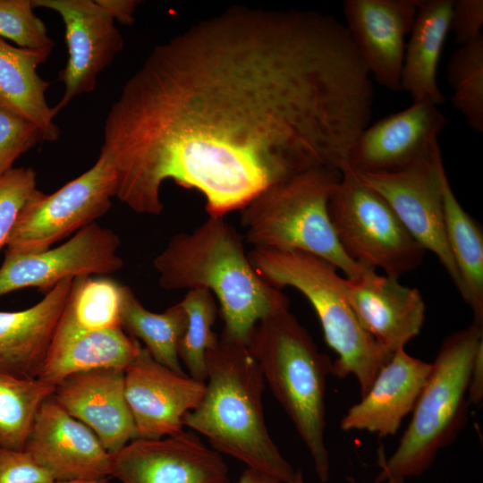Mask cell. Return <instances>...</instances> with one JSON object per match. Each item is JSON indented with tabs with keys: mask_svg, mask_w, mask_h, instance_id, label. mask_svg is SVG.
<instances>
[{
	"mask_svg": "<svg viewBox=\"0 0 483 483\" xmlns=\"http://www.w3.org/2000/svg\"><path fill=\"white\" fill-rule=\"evenodd\" d=\"M468 402L476 405L483 399V342L479 344L475 353L471 365L468 391Z\"/></svg>",
	"mask_w": 483,
	"mask_h": 483,
	"instance_id": "cell-36",
	"label": "cell"
},
{
	"mask_svg": "<svg viewBox=\"0 0 483 483\" xmlns=\"http://www.w3.org/2000/svg\"><path fill=\"white\" fill-rule=\"evenodd\" d=\"M453 0H419L416 19L406 44L401 77V90L412 103L445 102L437 86L440 55L450 30Z\"/></svg>",
	"mask_w": 483,
	"mask_h": 483,
	"instance_id": "cell-22",
	"label": "cell"
},
{
	"mask_svg": "<svg viewBox=\"0 0 483 483\" xmlns=\"http://www.w3.org/2000/svg\"><path fill=\"white\" fill-rule=\"evenodd\" d=\"M206 382L175 372L141 346L124 369V392L136 438L159 439L183 430V418L201 401Z\"/></svg>",
	"mask_w": 483,
	"mask_h": 483,
	"instance_id": "cell-14",
	"label": "cell"
},
{
	"mask_svg": "<svg viewBox=\"0 0 483 483\" xmlns=\"http://www.w3.org/2000/svg\"><path fill=\"white\" fill-rule=\"evenodd\" d=\"M107 478L91 479V480H69V481H55V483H107Z\"/></svg>",
	"mask_w": 483,
	"mask_h": 483,
	"instance_id": "cell-40",
	"label": "cell"
},
{
	"mask_svg": "<svg viewBox=\"0 0 483 483\" xmlns=\"http://www.w3.org/2000/svg\"><path fill=\"white\" fill-rule=\"evenodd\" d=\"M207 383L183 427L205 436L213 449L290 483L296 470L273 441L265 419V379L247 344L219 337L207 352Z\"/></svg>",
	"mask_w": 483,
	"mask_h": 483,
	"instance_id": "cell-3",
	"label": "cell"
},
{
	"mask_svg": "<svg viewBox=\"0 0 483 483\" xmlns=\"http://www.w3.org/2000/svg\"><path fill=\"white\" fill-rule=\"evenodd\" d=\"M341 176L338 169L318 167L264 190L242 209L246 241L253 248L316 255L349 279L370 269L344 252L329 218L328 201Z\"/></svg>",
	"mask_w": 483,
	"mask_h": 483,
	"instance_id": "cell-7",
	"label": "cell"
},
{
	"mask_svg": "<svg viewBox=\"0 0 483 483\" xmlns=\"http://www.w3.org/2000/svg\"><path fill=\"white\" fill-rule=\"evenodd\" d=\"M328 201V215L344 252L355 262L398 278L415 269L425 250L387 202L344 165Z\"/></svg>",
	"mask_w": 483,
	"mask_h": 483,
	"instance_id": "cell-8",
	"label": "cell"
},
{
	"mask_svg": "<svg viewBox=\"0 0 483 483\" xmlns=\"http://www.w3.org/2000/svg\"><path fill=\"white\" fill-rule=\"evenodd\" d=\"M483 1H453L450 30L455 36V42L461 46L470 44L483 37Z\"/></svg>",
	"mask_w": 483,
	"mask_h": 483,
	"instance_id": "cell-35",
	"label": "cell"
},
{
	"mask_svg": "<svg viewBox=\"0 0 483 483\" xmlns=\"http://www.w3.org/2000/svg\"><path fill=\"white\" fill-rule=\"evenodd\" d=\"M345 294L361 326L388 352L394 353L419 335L425 319L419 291L398 278L368 269L345 278Z\"/></svg>",
	"mask_w": 483,
	"mask_h": 483,
	"instance_id": "cell-18",
	"label": "cell"
},
{
	"mask_svg": "<svg viewBox=\"0 0 483 483\" xmlns=\"http://www.w3.org/2000/svg\"><path fill=\"white\" fill-rule=\"evenodd\" d=\"M248 258L256 272L278 289L292 286L312 305L327 345L337 354L334 376H354L360 397L390 360L386 351L360 324L345 294V278L328 261L301 250L253 248Z\"/></svg>",
	"mask_w": 483,
	"mask_h": 483,
	"instance_id": "cell-5",
	"label": "cell"
},
{
	"mask_svg": "<svg viewBox=\"0 0 483 483\" xmlns=\"http://www.w3.org/2000/svg\"><path fill=\"white\" fill-rule=\"evenodd\" d=\"M165 290L214 293L225 326L221 337L247 344L256 324L289 309V299L254 269L241 236L224 216H208L191 233L174 235L153 260Z\"/></svg>",
	"mask_w": 483,
	"mask_h": 483,
	"instance_id": "cell-2",
	"label": "cell"
},
{
	"mask_svg": "<svg viewBox=\"0 0 483 483\" xmlns=\"http://www.w3.org/2000/svg\"><path fill=\"white\" fill-rule=\"evenodd\" d=\"M110 476L122 483H230L220 453L191 430L135 438L110 453Z\"/></svg>",
	"mask_w": 483,
	"mask_h": 483,
	"instance_id": "cell-12",
	"label": "cell"
},
{
	"mask_svg": "<svg viewBox=\"0 0 483 483\" xmlns=\"http://www.w3.org/2000/svg\"><path fill=\"white\" fill-rule=\"evenodd\" d=\"M120 238L97 222L58 247L35 253L7 250L0 267V296L29 287L47 293L65 278L104 275L120 270Z\"/></svg>",
	"mask_w": 483,
	"mask_h": 483,
	"instance_id": "cell-11",
	"label": "cell"
},
{
	"mask_svg": "<svg viewBox=\"0 0 483 483\" xmlns=\"http://www.w3.org/2000/svg\"><path fill=\"white\" fill-rule=\"evenodd\" d=\"M419 0H345V28L370 76L391 91L401 90L406 48Z\"/></svg>",
	"mask_w": 483,
	"mask_h": 483,
	"instance_id": "cell-15",
	"label": "cell"
},
{
	"mask_svg": "<svg viewBox=\"0 0 483 483\" xmlns=\"http://www.w3.org/2000/svg\"><path fill=\"white\" fill-rule=\"evenodd\" d=\"M72 281L64 279L28 309L0 311V371L20 377H38Z\"/></svg>",
	"mask_w": 483,
	"mask_h": 483,
	"instance_id": "cell-21",
	"label": "cell"
},
{
	"mask_svg": "<svg viewBox=\"0 0 483 483\" xmlns=\"http://www.w3.org/2000/svg\"><path fill=\"white\" fill-rule=\"evenodd\" d=\"M0 38L23 48L52 51L55 47L31 0H0Z\"/></svg>",
	"mask_w": 483,
	"mask_h": 483,
	"instance_id": "cell-31",
	"label": "cell"
},
{
	"mask_svg": "<svg viewBox=\"0 0 483 483\" xmlns=\"http://www.w3.org/2000/svg\"><path fill=\"white\" fill-rule=\"evenodd\" d=\"M34 8L57 13L64 24L68 50L58 80L64 93L53 107L55 115L75 97L92 92L97 77L122 51L123 38L114 19L96 0H31Z\"/></svg>",
	"mask_w": 483,
	"mask_h": 483,
	"instance_id": "cell-13",
	"label": "cell"
},
{
	"mask_svg": "<svg viewBox=\"0 0 483 483\" xmlns=\"http://www.w3.org/2000/svg\"><path fill=\"white\" fill-rule=\"evenodd\" d=\"M114 19L123 25H131L140 1L136 0H96Z\"/></svg>",
	"mask_w": 483,
	"mask_h": 483,
	"instance_id": "cell-37",
	"label": "cell"
},
{
	"mask_svg": "<svg viewBox=\"0 0 483 483\" xmlns=\"http://www.w3.org/2000/svg\"><path fill=\"white\" fill-rule=\"evenodd\" d=\"M122 286L102 275L73 278L52 342L121 326Z\"/></svg>",
	"mask_w": 483,
	"mask_h": 483,
	"instance_id": "cell-26",
	"label": "cell"
},
{
	"mask_svg": "<svg viewBox=\"0 0 483 483\" xmlns=\"http://www.w3.org/2000/svg\"><path fill=\"white\" fill-rule=\"evenodd\" d=\"M24 450L55 481L110 476V453L96 434L68 414L53 395L41 405Z\"/></svg>",
	"mask_w": 483,
	"mask_h": 483,
	"instance_id": "cell-17",
	"label": "cell"
},
{
	"mask_svg": "<svg viewBox=\"0 0 483 483\" xmlns=\"http://www.w3.org/2000/svg\"><path fill=\"white\" fill-rule=\"evenodd\" d=\"M120 318L123 329L142 341L155 360L184 373L178 349L186 331L187 314L181 301L162 313H154L140 303L129 286L123 285Z\"/></svg>",
	"mask_w": 483,
	"mask_h": 483,
	"instance_id": "cell-27",
	"label": "cell"
},
{
	"mask_svg": "<svg viewBox=\"0 0 483 483\" xmlns=\"http://www.w3.org/2000/svg\"><path fill=\"white\" fill-rule=\"evenodd\" d=\"M53 397L68 414L89 427L109 453L137 437L123 369L72 375L55 386Z\"/></svg>",
	"mask_w": 483,
	"mask_h": 483,
	"instance_id": "cell-19",
	"label": "cell"
},
{
	"mask_svg": "<svg viewBox=\"0 0 483 483\" xmlns=\"http://www.w3.org/2000/svg\"><path fill=\"white\" fill-rule=\"evenodd\" d=\"M431 369V363L395 351L369 390L349 408L341 420L343 431L364 430L379 437L395 435L412 412Z\"/></svg>",
	"mask_w": 483,
	"mask_h": 483,
	"instance_id": "cell-20",
	"label": "cell"
},
{
	"mask_svg": "<svg viewBox=\"0 0 483 483\" xmlns=\"http://www.w3.org/2000/svg\"><path fill=\"white\" fill-rule=\"evenodd\" d=\"M247 346L308 448L318 479L326 483L330 462L325 442V394L332 361L289 309L258 321Z\"/></svg>",
	"mask_w": 483,
	"mask_h": 483,
	"instance_id": "cell-4",
	"label": "cell"
},
{
	"mask_svg": "<svg viewBox=\"0 0 483 483\" xmlns=\"http://www.w3.org/2000/svg\"><path fill=\"white\" fill-rule=\"evenodd\" d=\"M181 302L187 314V327L179 344V359L191 377L206 381L207 352L219 340L212 331L217 304L213 293L203 288L189 290Z\"/></svg>",
	"mask_w": 483,
	"mask_h": 483,
	"instance_id": "cell-29",
	"label": "cell"
},
{
	"mask_svg": "<svg viewBox=\"0 0 483 483\" xmlns=\"http://www.w3.org/2000/svg\"><path fill=\"white\" fill-rule=\"evenodd\" d=\"M447 80L453 106L470 128L483 131V37L461 46L451 56Z\"/></svg>",
	"mask_w": 483,
	"mask_h": 483,
	"instance_id": "cell-30",
	"label": "cell"
},
{
	"mask_svg": "<svg viewBox=\"0 0 483 483\" xmlns=\"http://www.w3.org/2000/svg\"><path fill=\"white\" fill-rule=\"evenodd\" d=\"M483 325L472 322L444 340L394 453H379L376 482L418 477L450 445L466 421L470 372Z\"/></svg>",
	"mask_w": 483,
	"mask_h": 483,
	"instance_id": "cell-6",
	"label": "cell"
},
{
	"mask_svg": "<svg viewBox=\"0 0 483 483\" xmlns=\"http://www.w3.org/2000/svg\"><path fill=\"white\" fill-rule=\"evenodd\" d=\"M51 53L13 47L0 38V106L38 126L46 141L60 136L55 114L46 99L49 82L37 72Z\"/></svg>",
	"mask_w": 483,
	"mask_h": 483,
	"instance_id": "cell-23",
	"label": "cell"
},
{
	"mask_svg": "<svg viewBox=\"0 0 483 483\" xmlns=\"http://www.w3.org/2000/svg\"><path fill=\"white\" fill-rule=\"evenodd\" d=\"M41 140L38 126L0 106V176Z\"/></svg>",
	"mask_w": 483,
	"mask_h": 483,
	"instance_id": "cell-33",
	"label": "cell"
},
{
	"mask_svg": "<svg viewBox=\"0 0 483 483\" xmlns=\"http://www.w3.org/2000/svg\"><path fill=\"white\" fill-rule=\"evenodd\" d=\"M55 387L0 371V446L23 450L36 416Z\"/></svg>",
	"mask_w": 483,
	"mask_h": 483,
	"instance_id": "cell-28",
	"label": "cell"
},
{
	"mask_svg": "<svg viewBox=\"0 0 483 483\" xmlns=\"http://www.w3.org/2000/svg\"><path fill=\"white\" fill-rule=\"evenodd\" d=\"M443 204L448 246L461 282V295L473 312V322L483 325V232L461 206L443 175Z\"/></svg>",
	"mask_w": 483,
	"mask_h": 483,
	"instance_id": "cell-25",
	"label": "cell"
},
{
	"mask_svg": "<svg viewBox=\"0 0 483 483\" xmlns=\"http://www.w3.org/2000/svg\"><path fill=\"white\" fill-rule=\"evenodd\" d=\"M445 170L439 145L390 173L359 174L390 206L412 238L434 253L461 292V282L445 233L442 180Z\"/></svg>",
	"mask_w": 483,
	"mask_h": 483,
	"instance_id": "cell-10",
	"label": "cell"
},
{
	"mask_svg": "<svg viewBox=\"0 0 483 483\" xmlns=\"http://www.w3.org/2000/svg\"><path fill=\"white\" fill-rule=\"evenodd\" d=\"M445 123L437 106L412 103L368 125L352 147L346 165L359 174L402 169L439 145L437 137Z\"/></svg>",
	"mask_w": 483,
	"mask_h": 483,
	"instance_id": "cell-16",
	"label": "cell"
},
{
	"mask_svg": "<svg viewBox=\"0 0 483 483\" xmlns=\"http://www.w3.org/2000/svg\"><path fill=\"white\" fill-rule=\"evenodd\" d=\"M238 483H279L274 478L258 470L247 468L241 475Z\"/></svg>",
	"mask_w": 483,
	"mask_h": 483,
	"instance_id": "cell-38",
	"label": "cell"
},
{
	"mask_svg": "<svg viewBox=\"0 0 483 483\" xmlns=\"http://www.w3.org/2000/svg\"><path fill=\"white\" fill-rule=\"evenodd\" d=\"M36 186L37 174L30 167L12 168L0 176V251Z\"/></svg>",
	"mask_w": 483,
	"mask_h": 483,
	"instance_id": "cell-32",
	"label": "cell"
},
{
	"mask_svg": "<svg viewBox=\"0 0 483 483\" xmlns=\"http://www.w3.org/2000/svg\"><path fill=\"white\" fill-rule=\"evenodd\" d=\"M386 481L387 483H404V481L399 479H388ZM290 483H305L301 470H296L295 475Z\"/></svg>",
	"mask_w": 483,
	"mask_h": 483,
	"instance_id": "cell-39",
	"label": "cell"
},
{
	"mask_svg": "<svg viewBox=\"0 0 483 483\" xmlns=\"http://www.w3.org/2000/svg\"><path fill=\"white\" fill-rule=\"evenodd\" d=\"M114 173L99 154L95 164L51 194L36 189L22 208L6 250L35 253L50 249L93 224L112 206Z\"/></svg>",
	"mask_w": 483,
	"mask_h": 483,
	"instance_id": "cell-9",
	"label": "cell"
},
{
	"mask_svg": "<svg viewBox=\"0 0 483 483\" xmlns=\"http://www.w3.org/2000/svg\"><path fill=\"white\" fill-rule=\"evenodd\" d=\"M373 101L335 18L233 7L152 49L106 117L100 155L134 212L160 215L171 179L224 216L305 171H341Z\"/></svg>",
	"mask_w": 483,
	"mask_h": 483,
	"instance_id": "cell-1",
	"label": "cell"
},
{
	"mask_svg": "<svg viewBox=\"0 0 483 483\" xmlns=\"http://www.w3.org/2000/svg\"><path fill=\"white\" fill-rule=\"evenodd\" d=\"M141 344L122 326L87 332L52 342L37 378L56 386L66 377L95 369H123L138 355Z\"/></svg>",
	"mask_w": 483,
	"mask_h": 483,
	"instance_id": "cell-24",
	"label": "cell"
},
{
	"mask_svg": "<svg viewBox=\"0 0 483 483\" xmlns=\"http://www.w3.org/2000/svg\"><path fill=\"white\" fill-rule=\"evenodd\" d=\"M0 483H55L26 450L0 446Z\"/></svg>",
	"mask_w": 483,
	"mask_h": 483,
	"instance_id": "cell-34",
	"label": "cell"
}]
</instances>
